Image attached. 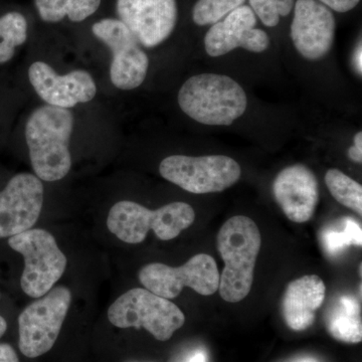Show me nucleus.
<instances>
[{
	"label": "nucleus",
	"mask_w": 362,
	"mask_h": 362,
	"mask_svg": "<svg viewBox=\"0 0 362 362\" xmlns=\"http://www.w3.org/2000/svg\"><path fill=\"white\" fill-rule=\"evenodd\" d=\"M73 113L69 109L44 105L28 117L25 140L35 176L54 182L70 173L69 143L74 130Z\"/></svg>",
	"instance_id": "obj_1"
},
{
	"label": "nucleus",
	"mask_w": 362,
	"mask_h": 362,
	"mask_svg": "<svg viewBox=\"0 0 362 362\" xmlns=\"http://www.w3.org/2000/svg\"><path fill=\"white\" fill-rule=\"evenodd\" d=\"M261 246L258 226L247 216H233L221 226L218 249L225 268L220 274L218 291L225 301L238 303L251 292Z\"/></svg>",
	"instance_id": "obj_2"
},
{
	"label": "nucleus",
	"mask_w": 362,
	"mask_h": 362,
	"mask_svg": "<svg viewBox=\"0 0 362 362\" xmlns=\"http://www.w3.org/2000/svg\"><path fill=\"white\" fill-rule=\"evenodd\" d=\"M181 110L197 122L230 126L244 115L247 99L233 78L216 74H202L188 78L178 93Z\"/></svg>",
	"instance_id": "obj_3"
},
{
	"label": "nucleus",
	"mask_w": 362,
	"mask_h": 362,
	"mask_svg": "<svg viewBox=\"0 0 362 362\" xmlns=\"http://www.w3.org/2000/svg\"><path fill=\"white\" fill-rule=\"evenodd\" d=\"M194 220V209L185 202H171L151 211L137 202L122 201L112 206L107 226L119 240L134 245L146 239L150 230L159 240L175 239Z\"/></svg>",
	"instance_id": "obj_4"
},
{
	"label": "nucleus",
	"mask_w": 362,
	"mask_h": 362,
	"mask_svg": "<svg viewBox=\"0 0 362 362\" xmlns=\"http://www.w3.org/2000/svg\"><path fill=\"white\" fill-rule=\"evenodd\" d=\"M108 319L118 328H144L159 341H168L185 322V314L170 300L142 288L119 297L108 309Z\"/></svg>",
	"instance_id": "obj_5"
},
{
	"label": "nucleus",
	"mask_w": 362,
	"mask_h": 362,
	"mask_svg": "<svg viewBox=\"0 0 362 362\" xmlns=\"http://www.w3.org/2000/svg\"><path fill=\"white\" fill-rule=\"evenodd\" d=\"M8 245L25 259L21 286L28 296H45L65 273L66 257L47 230L30 228L9 238Z\"/></svg>",
	"instance_id": "obj_6"
},
{
	"label": "nucleus",
	"mask_w": 362,
	"mask_h": 362,
	"mask_svg": "<svg viewBox=\"0 0 362 362\" xmlns=\"http://www.w3.org/2000/svg\"><path fill=\"white\" fill-rule=\"evenodd\" d=\"M71 302L70 289L58 286L21 312L18 317V346L23 356L35 358L52 349L68 315Z\"/></svg>",
	"instance_id": "obj_7"
},
{
	"label": "nucleus",
	"mask_w": 362,
	"mask_h": 362,
	"mask_svg": "<svg viewBox=\"0 0 362 362\" xmlns=\"http://www.w3.org/2000/svg\"><path fill=\"white\" fill-rule=\"evenodd\" d=\"M164 180L190 194L221 192L240 180L242 169L235 159L225 156L166 157L159 165Z\"/></svg>",
	"instance_id": "obj_8"
},
{
	"label": "nucleus",
	"mask_w": 362,
	"mask_h": 362,
	"mask_svg": "<svg viewBox=\"0 0 362 362\" xmlns=\"http://www.w3.org/2000/svg\"><path fill=\"white\" fill-rule=\"evenodd\" d=\"M139 280L145 289L165 299H175L188 287L202 296H211L220 286V271L213 257L195 255L185 265L152 263L143 267Z\"/></svg>",
	"instance_id": "obj_9"
},
{
	"label": "nucleus",
	"mask_w": 362,
	"mask_h": 362,
	"mask_svg": "<svg viewBox=\"0 0 362 362\" xmlns=\"http://www.w3.org/2000/svg\"><path fill=\"white\" fill-rule=\"evenodd\" d=\"M92 33L112 52V84L124 90L140 87L146 78L149 59L127 26L117 18H103L93 25Z\"/></svg>",
	"instance_id": "obj_10"
},
{
	"label": "nucleus",
	"mask_w": 362,
	"mask_h": 362,
	"mask_svg": "<svg viewBox=\"0 0 362 362\" xmlns=\"http://www.w3.org/2000/svg\"><path fill=\"white\" fill-rule=\"evenodd\" d=\"M44 206V185L32 173L14 175L0 192V239L33 228Z\"/></svg>",
	"instance_id": "obj_11"
},
{
	"label": "nucleus",
	"mask_w": 362,
	"mask_h": 362,
	"mask_svg": "<svg viewBox=\"0 0 362 362\" xmlns=\"http://www.w3.org/2000/svg\"><path fill=\"white\" fill-rule=\"evenodd\" d=\"M116 9L119 20L147 49L165 42L177 21L176 0H117Z\"/></svg>",
	"instance_id": "obj_12"
},
{
	"label": "nucleus",
	"mask_w": 362,
	"mask_h": 362,
	"mask_svg": "<svg viewBox=\"0 0 362 362\" xmlns=\"http://www.w3.org/2000/svg\"><path fill=\"white\" fill-rule=\"evenodd\" d=\"M28 78L40 99L58 108L70 109L88 103L97 94L94 78L84 70L62 76L45 62H35L28 69Z\"/></svg>",
	"instance_id": "obj_13"
},
{
	"label": "nucleus",
	"mask_w": 362,
	"mask_h": 362,
	"mask_svg": "<svg viewBox=\"0 0 362 362\" xmlns=\"http://www.w3.org/2000/svg\"><path fill=\"white\" fill-rule=\"evenodd\" d=\"M335 18L327 6L316 0H297L291 25V39L298 52L318 61L332 49Z\"/></svg>",
	"instance_id": "obj_14"
},
{
	"label": "nucleus",
	"mask_w": 362,
	"mask_h": 362,
	"mask_svg": "<svg viewBox=\"0 0 362 362\" xmlns=\"http://www.w3.org/2000/svg\"><path fill=\"white\" fill-rule=\"evenodd\" d=\"M257 16L251 7L242 6L218 21L204 37V47L211 57L225 56L242 47L252 52H263L270 45V37L264 30L255 28Z\"/></svg>",
	"instance_id": "obj_15"
},
{
	"label": "nucleus",
	"mask_w": 362,
	"mask_h": 362,
	"mask_svg": "<svg viewBox=\"0 0 362 362\" xmlns=\"http://www.w3.org/2000/svg\"><path fill=\"white\" fill-rule=\"evenodd\" d=\"M273 194L290 221L306 223L311 220L318 206V181L307 166L295 164L283 169L276 176Z\"/></svg>",
	"instance_id": "obj_16"
},
{
	"label": "nucleus",
	"mask_w": 362,
	"mask_h": 362,
	"mask_svg": "<svg viewBox=\"0 0 362 362\" xmlns=\"http://www.w3.org/2000/svg\"><path fill=\"white\" fill-rule=\"evenodd\" d=\"M326 287L317 275H305L287 286L283 297L282 311L290 329H308L315 321L316 311L325 299Z\"/></svg>",
	"instance_id": "obj_17"
},
{
	"label": "nucleus",
	"mask_w": 362,
	"mask_h": 362,
	"mask_svg": "<svg viewBox=\"0 0 362 362\" xmlns=\"http://www.w3.org/2000/svg\"><path fill=\"white\" fill-rule=\"evenodd\" d=\"M326 328L331 337L345 343L361 342V307L352 296H342L325 315Z\"/></svg>",
	"instance_id": "obj_18"
},
{
	"label": "nucleus",
	"mask_w": 362,
	"mask_h": 362,
	"mask_svg": "<svg viewBox=\"0 0 362 362\" xmlns=\"http://www.w3.org/2000/svg\"><path fill=\"white\" fill-rule=\"evenodd\" d=\"M102 0H35L40 18L45 23H59L65 18L81 23L99 9Z\"/></svg>",
	"instance_id": "obj_19"
},
{
	"label": "nucleus",
	"mask_w": 362,
	"mask_h": 362,
	"mask_svg": "<svg viewBox=\"0 0 362 362\" xmlns=\"http://www.w3.org/2000/svg\"><path fill=\"white\" fill-rule=\"evenodd\" d=\"M28 21L23 13L11 11L0 16V64L11 61L16 47L28 40Z\"/></svg>",
	"instance_id": "obj_20"
},
{
	"label": "nucleus",
	"mask_w": 362,
	"mask_h": 362,
	"mask_svg": "<svg viewBox=\"0 0 362 362\" xmlns=\"http://www.w3.org/2000/svg\"><path fill=\"white\" fill-rule=\"evenodd\" d=\"M325 183L331 195L342 206L362 216V187L342 171L332 168L326 173Z\"/></svg>",
	"instance_id": "obj_21"
},
{
	"label": "nucleus",
	"mask_w": 362,
	"mask_h": 362,
	"mask_svg": "<svg viewBox=\"0 0 362 362\" xmlns=\"http://www.w3.org/2000/svg\"><path fill=\"white\" fill-rule=\"evenodd\" d=\"M321 240L326 252L330 256H335L352 245L361 247V226L356 221L346 218L344 221L343 230L328 228L324 230Z\"/></svg>",
	"instance_id": "obj_22"
},
{
	"label": "nucleus",
	"mask_w": 362,
	"mask_h": 362,
	"mask_svg": "<svg viewBox=\"0 0 362 362\" xmlns=\"http://www.w3.org/2000/svg\"><path fill=\"white\" fill-rule=\"evenodd\" d=\"M246 0H199L192 11L195 25H214L228 13L244 6Z\"/></svg>",
	"instance_id": "obj_23"
},
{
	"label": "nucleus",
	"mask_w": 362,
	"mask_h": 362,
	"mask_svg": "<svg viewBox=\"0 0 362 362\" xmlns=\"http://www.w3.org/2000/svg\"><path fill=\"white\" fill-rule=\"evenodd\" d=\"M250 7L266 26L274 28L291 13L294 0H250Z\"/></svg>",
	"instance_id": "obj_24"
},
{
	"label": "nucleus",
	"mask_w": 362,
	"mask_h": 362,
	"mask_svg": "<svg viewBox=\"0 0 362 362\" xmlns=\"http://www.w3.org/2000/svg\"><path fill=\"white\" fill-rule=\"evenodd\" d=\"M319 1L324 6L330 7L333 11L343 13L354 9L361 0H319Z\"/></svg>",
	"instance_id": "obj_25"
},
{
	"label": "nucleus",
	"mask_w": 362,
	"mask_h": 362,
	"mask_svg": "<svg viewBox=\"0 0 362 362\" xmlns=\"http://www.w3.org/2000/svg\"><path fill=\"white\" fill-rule=\"evenodd\" d=\"M349 157L352 161L356 163L362 162V133H356L354 137V146L350 147L349 150Z\"/></svg>",
	"instance_id": "obj_26"
},
{
	"label": "nucleus",
	"mask_w": 362,
	"mask_h": 362,
	"mask_svg": "<svg viewBox=\"0 0 362 362\" xmlns=\"http://www.w3.org/2000/svg\"><path fill=\"white\" fill-rule=\"evenodd\" d=\"M0 362H20L16 350L6 343L0 344Z\"/></svg>",
	"instance_id": "obj_27"
},
{
	"label": "nucleus",
	"mask_w": 362,
	"mask_h": 362,
	"mask_svg": "<svg viewBox=\"0 0 362 362\" xmlns=\"http://www.w3.org/2000/svg\"><path fill=\"white\" fill-rule=\"evenodd\" d=\"M187 362H206V354L204 351H195L187 359Z\"/></svg>",
	"instance_id": "obj_28"
},
{
	"label": "nucleus",
	"mask_w": 362,
	"mask_h": 362,
	"mask_svg": "<svg viewBox=\"0 0 362 362\" xmlns=\"http://www.w3.org/2000/svg\"><path fill=\"white\" fill-rule=\"evenodd\" d=\"M354 64H356V70L358 71L359 74L361 75V42H359L358 49H356Z\"/></svg>",
	"instance_id": "obj_29"
},
{
	"label": "nucleus",
	"mask_w": 362,
	"mask_h": 362,
	"mask_svg": "<svg viewBox=\"0 0 362 362\" xmlns=\"http://www.w3.org/2000/svg\"><path fill=\"white\" fill-rule=\"evenodd\" d=\"M7 330V322L6 319L4 318L1 315H0V338L4 337V333L6 332Z\"/></svg>",
	"instance_id": "obj_30"
},
{
	"label": "nucleus",
	"mask_w": 362,
	"mask_h": 362,
	"mask_svg": "<svg viewBox=\"0 0 362 362\" xmlns=\"http://www.w3.org/2000/svg\"><path fill=\"white\" fill-rule=\"evenodd\" d=\"M298 362H314V361H298Z\"/></svg>",
	"instance_id": "obj_31"
}]
</instances>
